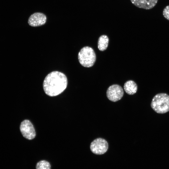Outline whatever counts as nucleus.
Here are the masks:
<instances>
[{
  "mask_svg": "<svg viewBox=\"0 0 169 169\" xmlns=\"http://www.w3.org/2000/svg\"><path fill=\"white\" fill-rule=\"evenodd\" d=\"M67 84V79L64 74L58 71H53L45 78L43 87L46 94L54 96L63 92L66 89Z\"/></svg>",
  "mask_w": 169,
  "mask_h": 169,
  "instance_id": "obj_1",
  "label": "nucleus"
},
{
  "mask_svg": "<svg viewBox=\"0 0 169 169\" xmlns=\"http://www.w3.org/2000/svg\"><path fill=\"white\" fill-rule=\"evenodd\" d=\"M151 107L156 112L164 114L169 111V95L166 93H160L153 98Z\"/></svg>",
  "mask_w": 169,
  "mask_h": 169,
  "instance_id": "obj_2",
  "label": "nucleus"
},
{
  "mask_svg": "<svg viewBox=\"0 0 169 169\" xmlns=\"http://www.w3.org/2000/svg\"><path fill=\"white\" fill-rule=\"evenodd\" d=\"M78 59L79 63L82 66L89 68L94 64L96 60V56L92 48L85 46L82 48L79 51Z\"/></svg>",
  "mask_w": 169,
  "mask_h": 169,
  "instance_id": "obj_3",
  "label": "nucleus"
},
{
  "mask_svg": "<svg viewBox=\"0 0 169 169\" xmlns=\"http://www.w3.org/2000/svg\"><path fill=\"white\" fill-rule=\"evenodd\" d=\"M108 148V144L104 139L98 138L94 140L90 145L91 151L97 155H102L105 153Z\"/></svg>",
  "mask_w": 169,
  "mask_h": 169,
  "instance_id": "obj_4",
  "label": "nucleus"
},
{
  "mask_svg": "<svg viewBox=\"0 0 169 169\" xmlns=\"http://www.w3.org/2000/svg\"><path fill=\"white\" fill-rule=\"evenodd\" d=\"M124 91L122 87L118 84L110 86L106 91V96L108 99L112 102H116L123 96Z\"/></svg>",
  "mask_w": 169,
  "mask_h": 169,
  "instance_id": "obj_5",
  "label": "nucleus"
},
{
  "mask_svg": "<svg viewBox=\"0 0 169 169\" xmlns=\"http://www.w3.org/2000/svg\"><path fill=\"white\" fill-rule=\"evenodd\" d=\"M20 129L23 136L27 139L31 140L35 138L36 136L35 129L29 120H25L22 121Z\"/></svg>",
  "mask_w": 169,
  "mask_h": 169,
  "instance_id": "obj_6",
  "label": "nucleus"
},
{
  "mask_svg": "<svg viewBox=\"0 0 169 169\" xmlns=\"http://www.w3.org/2000/svg\"><path fill=\"white\" fill-rule=\"evenodd\" d=\"M46 20V16L43 13H35L29 17L28 23L29 25L32 27H38L45 24Z\"/></svg>",
  "mask_w": 169,
  "mask_h": 169,
  "instance_id": "obj_7",
  "label": "nucleus"
},
{
  "mask_svg": "<svg viewBox=\"0 0 169 169\" xmlns=\"http://www.w3.org/2000/svg\"><path fill=\"white\" fill-rule=\"evenodd\" d=\"M158 0H130L136 7L145 9H150L156 5Z\"/></svg>",
  "mask_w": 169,
  "mask_h": 169,
  "instance_id": "obj_8",
  "label": "nucleus"
},
{
  "mask_svg": "<svg viewBox=\"0 0 169 169\" xmlns=\"http://www.w3.org/2000/svg\"><path fill=\"white\" fill-rule=\"evenodd\" d=\"M124 88L125 91L128 94L133 95L136 92L137 85L134 81L129 80L125 83Z\"/></svg>",
  "mask_w": 169,
  "mask_h": 169,
  "instance_id": "obj_9",
  "label": "nucleus"
},
{
  "mask_svg": "<svg viewBox=\"0 0 169 169\" xmlns=\"http://www.w3.org/2000/svg\"><path fill=\"white\" fill-rule=\"evenodd\" d=\"M109 39L108 36L105 35L100 36L98 41V48L101 51L106 50L108 46Z\"/></svg>",
  "mask_w": 169,
  "mask_h": 169,
  "instance_id": "obj_10",
  "label": "nucleus"
},
{
  "mask_svg": "<svg viewBox=\"0 0 169 169\" xmlns=\"http://www.w3.org/2000/svg\"><path fill=\"white\" fill-rule=\"evenodd\" d=\"M51 166L50 163L47 161L43 160L37 163L36 169H51Z\"/></svg>",
  "mask_w": 169,
  "mask_h": 169,
  "instance_id": "obj_11",
  "label": "nucleus"
},
{
  "mask_svg": "<svg viewBox=\"0 0 169 169\" xmlns=\"http://www.w3.org/2000/svg\"><path fill=\"white\" fill-rule=\"evenodd\" d=\"M162 14L164 17L169 20V5L167 6L163 10Z\"/></svg>",
  "mask_w": 169,
  "mask_h": 169,
  "instance_id": "obj_12",
  "label": "nucleus"
}]
</instances>
